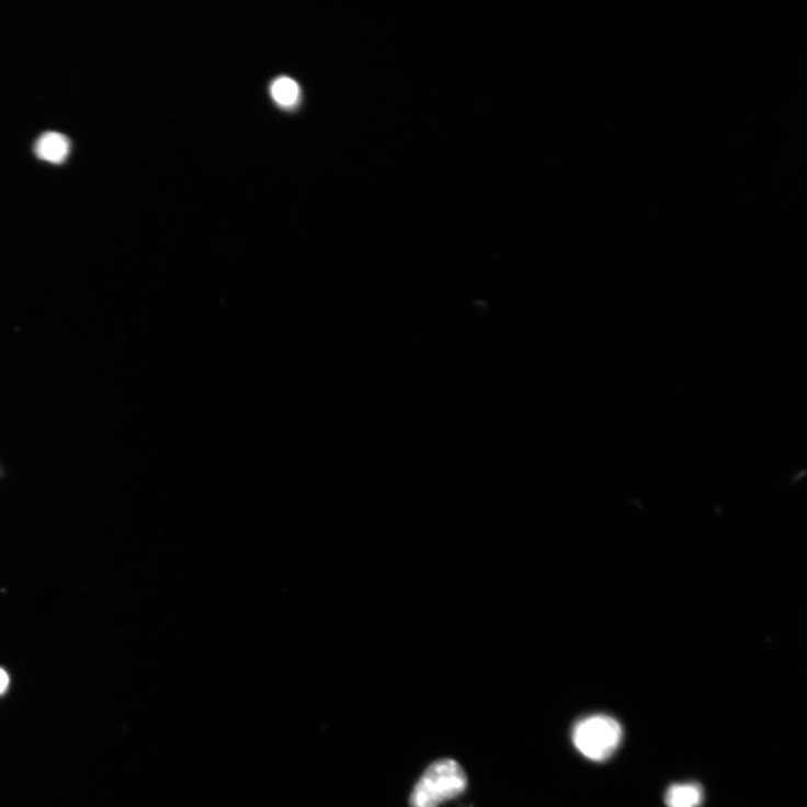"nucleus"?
<instances>
[{"instance_id":"1","label":"nucleus","mask_w":807,"mask_h":807,"mask_svg":"<svg viewBox=\"0 0 807 807\" xmlns=\"http://www.w3.org/2000/svg\"><path fill=\"white\" fill-rule=\"evenodd\" d=\"M468 777L459 763L440 760L431 764L417 783L411 797V807H439L447 799L466 792Z\"/></svg>"},{"instance_id":"2","label":"nucleus","mask_w":807,"mask_h":807,"mask_svg":"<svg viewBox=\"0 0 807 807\" xmlns=\"http://www.w3.org/2000/svg\"><path fill=\"white\" fill-rule=\"evenodd\" d=\"M622 725L613 717L593 715L579 720L573 727L575 747L593 762H605L617 751L623 740Z\"/></svg>"},{"instance_id":"3","label":"nucleus","mask_w":807,"mask_h":807,"mask_svg":"<svg viewBox=\"0 0 807 807\" xmlns=\"http://www.w3.org/2000/svg\"><path fill=\"white\" fill-rule=\"evenodd\" d=\"M35 154L45 162L60 164L70 154V141L62 134L46 133L37 139Z\"/></svg>"},{"instance_id":"4","label":"nucleus","mask_w":807,"mask_h":807,"mask_svg":"<svg viewBox=\"0 0 807 807\" xmlns=\"http://www.w3.org/2000/svg\"><path fill=\"white\" fill-rule=\"evenodd\" d=\"M703 799V787L696 782L674 784L666 793L668 807H700Z\"/></svg>"},{"instance_id":"5","label":"nucleus","mask_w":807,"mask_h":807,"mask_svg":"<svg viewBox=\"0 0 807 807\" xmlns=\"http://www.w3.org/2000/svg\"><path fill=\"white\" fill-rule=\"evenodd\" d=\"M272 95L281 106L291 107L296 104L299 88L294 80L283 77L273 83Z\"/></svg>"},{"instance_id":"6","label":"nucleus","mask_w":807,"mask_h":807,"mask_svg":"<svg viewBox=\"0 0 807 807\" xmlns=\"http://www.w3.org/2000/svg\"><path fill=\"white\" fill-rule=\"evenodd\" d=\"M10 685V677L9 674L3 670L0 669V694H3L7 692Z\"/></svg>"},{"instance_id":"7","label":"nucleus","mask_w":807,"mask_h":807,"mask_svg":"<svg viewBox=\"0 0 807 807\" xmlns=\"http://www.w3.org/2000/svg\"><path fill=\"white\" fill-rule=\"evenodd\" d=\"M0 476H2V470H0Z\"/></svg>"}]
</instances>
